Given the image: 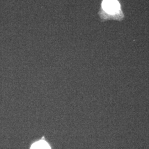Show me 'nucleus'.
Wrapping results in <instances>:
<instances>
[{"label":"nucleus","mask_w":149,"mask_h":149,"mask_svg":"<svg viewBox=\"0 0 149 149\" xmlns=\"http://www.w3.org/2000/svg\"><path fill=\"white\" fill-rule=\"evenodd\" d=\"M31 149H51V148L46 141L40 140L33 144Z\"/></svg>","instance_id":"obj_2"},{"label":"nucleus","mask_w":149,"mask_h":149,"mask_svg":"<svg viewBox=\"0 0 149 149\" xmlns=\"http://www.w3.org/2000/svg\"><path fill=\"white\" fill-rule=\"evenodd\" d=\"M102 8L107 13L113 15L120 9V4L117 0H103Z\"/></svg>","instance_id":"obj_1"}]
</instances>
